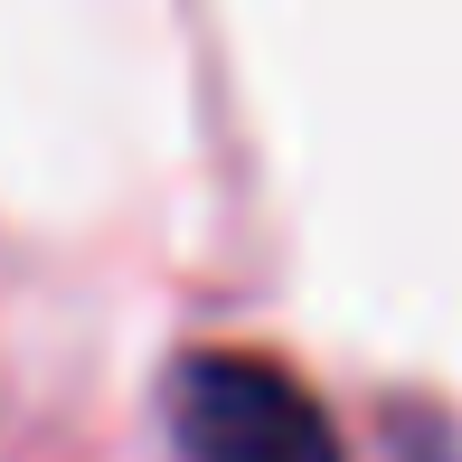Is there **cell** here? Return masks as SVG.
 <instances>
[{
    "label": "cell",
    "instance_id": "obj_1",
    "mask_svg": "<svg viewBox=\"0 0 462 462\" xmlns=\"http://www.w3.org/2000/svg\"><path fill=\"white\" fill-rule=\"evenodd\" d=\"M171 444L180 462H340L321 396L274 359L199 349L171 377Z\"/></svg>",
    "mask_w": 462,
    "mask_h": 462
}]
</instances>
